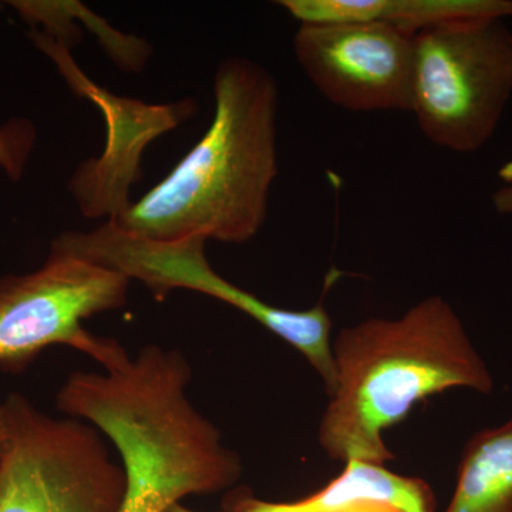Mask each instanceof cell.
Returning <instances> with one entry per match:
<instances>
[{
    "instance_id": "cell-1",
    "label": "cell",
    "mask_w": 512,
    "mask_h": 512,
    "mask_svg": "<svg viewBox=\"0 0 512 512\" xmlns=\"http://www.w3.org/2000/svg\"><path fill=\"white\" fill-rule=\"evenodd\" d=\"M191 377L183 353L151 345L114 369L74 372L60 387L57 410L116 446L127 476L119 512H163L241 478V458L188 399Z\"/></svg>"
},
{
    "instance_id": "cell-2",
    "label": "cell",
    "mask_w": 512,
    "mask_h": 512,
    "mask_svg": "<svg viewBox=\"0 0 512 512\" xmlns=\"http://www.w3.org/2000/svg\"><path fill=\"white\" fill-rule=\"evenodd\" d=\"M208 130L170 174L116 220L126 234L245 244L268 214L278 175V86L261 64L229 57L214 80Z\"/></svg>"
},
{
    "instance_id": "cell-3",
    "label": "cell",
    "mask_w": 512,
    "mask_h": 512,
    "mask_svg": "<svg viewBox=\"0 0 512 512\" xmlns=\"http://www.w3.org/2000/svg\"><path fill=\"white\" fill-rule=\"evenodd\" d=\"M336 389L319 423L335 461L386 464L383 433L421 400L454 387L488 394L494 380L450 303L430 296L397 319L349 326L332 343Z\"/></svg>"
},
{
    "instance_id": "cell-4",
    "label": "cell",
    "mask_w": 512,
    "mask_h": 512,
    "mask_svg": "<svg viewBox=\"0 0 512 512\" xmlns=\"http://www.w3.org/2000/svg\"><path fill=\"white\" fill-rule=\"evenodd\" d=\"M511 97L512 32L504 20H457L413 36L410 111L434 146L481 150Z\"/></svg>"
},
{
    "instance_id": "cell-5",
    "label": "cell",
    "mask_w": 512,
    "mask_h": 512,
    "mask_svg": "<svg viewBox=\"0 0 512 512\" xmlns=\"http://www.w3.org/2000/svg\"><path fill=\"white\" fill-rule=\"evenodd\" d=\"M3 407L0 512H119L126 471L96 427L52 417L22 393H10Z\"/></svg>"
},
{
    "instance_id": "cell-6",
    "label": "cell",
    "mask_w": 512,
    "mask_h": 512,
    "mask_svg": "<svg viewBox=\"0 0 512 512\" xmlns=\"http://www.w3.org/2000/svg\"><path fill=\"white\" fill-rule=\"evenodd\" d=\"M205 242L201 237L151 241L126 234L107 221L94 231L63 232L52 247L120 272L130 281L136 279L157 301L175 289H187L227 303L301 352L322 379L328 396L335 392L332 319L323 298L306 311H289L262 301L212 269Z\"/></svg>"
},
{
    "instance_id": "cell-7",
    "label": "cell",
    "mask_w": 512,
    "mask_h": 512,
    "mask_svg": "<svg viewBox=\"0 0 512 512\" xmlns=\"http://www.w3.org/2000/svg\"><path fill=\"white\" fill-rule=\"evenodd\" d=\"M130 279L120 272L50 247L45 264L0 278V369L20 373L43 350L69 346L104 370L128 357L117 340L100 338L84 320L127 303Z\"/></svg>"
},
{
    "instance_id": "cell-8",
    "label": "cell",
    "mask_w": 512,
    "mask_h": 512,
    "mask_svg": "<svg viewBox=\"0 0 512 512\" xmlns=\"http://www.w3.org/2000/svg\"><path fill=\"white\" fill-rule=\"evenodd\" d=\"M293 52L330 103L350 111H410L413 35L383 22L301 25Z\"/></svg>"
},
{
    "instance_id": "cell-9",
    "label": "cell",
    "mask_w": 512,
    "mask_h": 512,
    "mask_svg": "<svg viewBox=\"0 0 512 512\" xmlns=\"http://www.w3.org/2000/svg\"><path fill=\"white\" fill-rule=\"evenodd\" d=\"M30 39L55 62L70 89L77 96L92 100L106 119L107 144L103 156L80 165L70 180L69 190L84 217L116 220L133 204L130 190L141 178L144 148L188 119L194 110L192 101L153 106L114 96L77 67L67 47L39 30H32Z\"/></svg>"
},
{
    "instance_id": "cell-10",
    "label": "cell",
    "mask_w": 512,
    "mask_h": 512,
    "mask_svg": "<svg viewBox=\"0 0 512 512\" xmlns=\"http://www.w3.org/2000/svg\"><path fill=\"white\" fill-rule=\"evenodd\" d=\"M430 484L393 473L384 464L348 461L342 473L318 493L292 503L237 495L229 512H434Z\"/></svg>"
},
{
    "instance_id": "cell-11",
    "label": "cell",
    "mask_w": 512,
    "mask_h": 512,
    "mask_svg": "<svg viewBox=\"0 0 512 512\" xmlns=\"http://www.w3.org/2000/svg\"><path fill=\"white\" fill-rule=\"evenodd\" d=\"M301 25L383 22L416 35L457 20L512 18V0H281Z\"/></svg>"
},
{
    "instance_id": "cell-12",
    "label": "cell",
    "mask_w": 512,
    "mask_h": 512,
    "mask_svg": "<svg viewBox=\"0 0 512 512\" xmlns=\"http://www.w3.org/2000/svg\"><path fill=\"white\" fill-rule=\"evenodd\" d=\"M446 512H512V419L468 440Z\"/></svg>"
},
{
    "instance_id": "cell-13",
    "label": "cell",
    "mask_w": 512,
    "mask_h": 512,
    "mask_svg": "<svg viewBox=\"0 0 512 512\" xmlns=\"http://www.w3.org/2000/svg\"><path fill=\"white\" fill-rule=\"evenodd\" d=\"M35 140L36 130L30 120H10L0 127V168L10 180L22 178Z\"/></svg>"
},
{
    "instance_id": "cell-14",
    "label": "cell",
    "mask_w": 512,
    "mask_h": 512,
    "mask_svg": "<svg viewBox=\"0 0 512 512\" xmlns=\"http://www.w3.org/2000/svg\"><path fill=\"white\" fill-rule=\"evenodd\" d=\"M501 185L493 194L495 211L501 215L512 214V160L505 163L498 173Z\"/></svg>"
},
{
    "instance_id": "cell-15",
    "label": "cell",
    "mask_w": 512,
    "mask_h": 512,
    "mask_svg": "<svg viewBox=\"0 0 512 512\" xmlns=\"http://www.w3.org/2000/svg\"><path fill=\"white\" fill-rule=\"evenodd\" d=\"M6 433H8V424H6V413L3 403L0 404V457H2L3 447H5Z\"/></svg>"
},
{
    "instance_id": "cell-16",
    "label": "cell",
    "mask_w": 512,
    "mask_h": 512,
    "mask_svg": "<svg viewBox=\"0 0 512 512\" xmlns=\"http://www.w3.org/2000/svg\"><path fill=\"white\" fill-rule=\"evenodd\" d=\"M163 512H197V511H192V510H190V508L184 507V505L181 503H174V504L168 505V507L165 508V510Z\"/></svg>"
}]
</instances>
